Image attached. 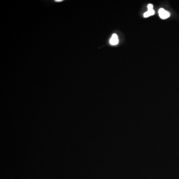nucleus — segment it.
I'll list each match as a JSON object with an SVG mask.
<instances>
[{
  "instance_id": "obj_3",
  "label": "nucleus",
  "mask_w": 179,
  "mask_h": 179,
  "mask_svg": "<svg viewBox=\"0 0 179 179\" xmlns=\"http://www.w3.org/2000/svg\"><path fill=\"white\" fill-rule=\"evenodd\" d=\"M155 11L153 10H148L147 12H145L144 14V18H148L149 16H151L154 15Z\"/></svg>"
},
{
  "instance_id": "obj_1",
  "label": "nucleus",
  "mask_w": 179,
  "mask_h": 179,
  "mask_svg": "<svg viewBox=\"0 0 179 179\" xmlns=\"http://www.w3.org/2000/svg\"><path fill=\"white\" fill-rule=\"evenodd\" d=\"M159 15L162 19H166L170 16V14L168 11L164 10V9H160L159 10Z\"/></svg>"
},
{
  "instance_id": "obj_4",
  "label": "nucleus",
  "mask_w": 179,
  "mask_h": 179,
  "mask_svg": "<svg viewBox=\"0 0 179 179\" xmlns=\"http://www.w3.org/2000/svg\"><path fill=\"white\" fill-rule=\"evenodd\" d=\"M148 10H153V5L152 4H149L148 5Z\"/></svg>"
},
{
  "instance_id": "obj_5",
  "label": "nucleus",
  "mask_w": 179,
  "mask_h": 179,
  "mask_svg": "<svg viewBox=\"0 0 179 179\" xmlns=\"http://www.w3.org/2000/svg\"><path fill=\"white\" fill-rule=\"evenodd\" d=\"M55 1L56 2H59L63 1V0H55Z\"/></svg>"
},
{
  "instance_id": "obj_2",
  "label": "nucleus",
  "mask_w": 179,
  "mask_h": 179,
  "mask_svg": "<svg viewBox=\"0 0 179 179\" xmlns=\"http://www.w3.org/2000/svg\"><path fill=\"white\" fill-rule=\"evenodd\" d=\"M109 43L111 45H117L119 43V38H118V36L116 34L114 33L112 34V36L109 40Z\"/></svg>"
}]
</instances>
